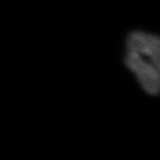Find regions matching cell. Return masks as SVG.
Wrapping results in <instances>:
<instances>
[{
	"label": "cell",
	"mask_w": 160,
	"mask_h": 160,
	"mask_svg": "<svg viewBox=\"0 0 160 160\" xmlns=\"http://www.w3.org/2000/svg\"><path fill=\"white\" fill-rule=\"evenodd\" d=\"M125 65L146 93L160 94V38L133 32L127 41Z\"/></svg>",
	"instance_id": "obj_1"
}]
</instances>
